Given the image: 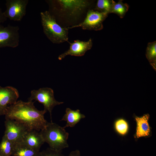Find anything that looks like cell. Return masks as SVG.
Wrapping results in <instances>:
<instances>
[{
  "instance_id": "obj_1",
  "label": "cell",
  "mask_w": 156,
  "mask_h": 156,
  "mask_svg": "<svg viewBox=\"0 0 156 156\" xmlns=\"http://www.w3.org/2000/svg\"><path fill=\"white\" fill-rule=\"evenodd\" d=\"M48 10L62 27L72 29L82 22L88 11L93 9V0H46Z\"/></svg>"
},
{
  "instance_id": "obj_2",
  "label": "cell",
  "mask_w": 156,
  "mask_h": 156,
  "mask_svg": "<svg viewBox=\"0 0 156 156\" xmlns=\"http://www.w3.org/2000/svg\"><path fill=\"white\" fill-rule=\"evenodd\" d=\"M34 102L17 101L8 107L5 114V119L14 120L21 123L28 130L38 131L42 130L48 122L44 118L47 111L38 110L34 105Z\"/></svg>"
},
{
  "instance_id": "obj_3",
  "label": "cell",
  "mask_w": 156,
  "mask_h": 156,
  "mask_svg": "<svg viewBox=\"0 0 156 156\" xmlns=\"http://www.w3.org/2000/svg\"><path fill=\"white\" fill-rule=\"evenodd\" d=\"M64 127L53 122H47L46 127L40 132L44 142L49 148L57 151L68 147L67 140L69 133Z\"/></svg>"
},
{
  "instance_id": "obj_4",
  "label": "cell",
  "mask_w": 156,
  "mask_h": 156,
  "mask_svg": "<svg viewBox=\"0 0 156 156\" xmlns=\"http://www.w3.org/2000/svg\"><path fill=\"white\" fill-rule=\"evenodd\" d=\"M41 23L44 34L53 43L68 42V29L62 28L48 11L40 12Z\"/></svg>"
},
{
  "instance_id": "obj_5",
  "label": "cell",
  "mask_w": 156,
  "mask_h": 156,
  "mask_svg": "<svg viewBox=\"0 0 156 156\" xmlns=\"http://www.w3.org/2000/svg\"><path fill=\"white\" fill-rule=\"evenodd\" d=\"M31 95L28 98V101H37L44 106L45 110L49 113L51 122H52L51 117L52 111L56 106L64 103L63 102L56 101L54 97L53 90L48 87L41 88L37 90H32Z\"/></svg>"
},
{
  "instance_id": "obj_6",
  "label": "cell",
  "mask_w": 156,
  "mask_h": 156,
  "mask_svg": "<svg viewBox=\"0 0 156 156\" xmlns=\"http://www.w3.org/2000/svg\"><path fill=\"white\" fill-rule=\"evenodd\" d=\"M108 14L105 12H99L92 9L89 10L83 21L73 28L81 27L84 30H101L103 28V22Z\"/></svg>"
},
{
  "instance_id": "obj_7",
  "label": "cell",
  "mask_w": 156,
  "mask_h": 156,
  "mask_svg": "<svg viewBox=\"0 0 156 156\" xmlns=\"http://www.w3.org/2000/svg\"><path fill=\"white\" fill-rule=\"evenodd\" d=\"M28 0H6L5 16L10 20L21 21L26 14Z\"/></svg>"
},
{
  "instance_id": "obj_8",
  "label": "cell",
  "mask_w": 156,
  "mask_h": 156,
  "mask_svg": "<svg viewBox=\"0 0 156 156\" xmlns=\"http://www.w3.org/2000/svg\"><path fill=\"white\" fill-rule=\"evenodd\" d=\"M19 29L18 26L4 27L0 25V48L17 47L20 41Z\"/></svg>"
},
{
  "instance_id": "obj_9",
  "label": "cell",
  "mask_w": 156,
  "mask_h": 156,
  "mask_svg": "<svg viewBox=\"0 0 156 156\" xmlns=\"http://www.w3.org/2000/svg\"><path fill=\"white\" fill-rule=\"evenodd\" d=\"M4 135L14 145L21 142L27 128L23 124L12 119H5Z\"/></svg>"
},
{
  "instance_id": "obj_10",
  "label": "cell",
  "mask_w": 156,
  "mask_h": 156,
  "mask_svg": "<svg viewBox=\"0 0 156 156\" xmlns=\"http://www.w3.org/2000/svg\"><path fill=\"white\" fill-rule=\"evenodd\" d=\"M18 90L11 86H0V116L5 114L8 107L15 103L19 98Z\"/></svg>"
},
{
  "instance_id": "obj_11",
  "label": "cell",
  "mask_w": 156,
  "mask_h": 156,
  "mask_svg": "<svg viewBox=\"0 0 156 156\" xmlns=\"http://www.w3.org/2000/svg\"><path fill=\"white\" fill-rule=\"evenodd\" d=\"M69 49L63 53L59 55L58 59L62 60L68 55L76 56H83L86 52L92 48L93 43L91 38L87 41L77 40L72 42H68Z\"/></svg>"
},
{
  "instance_id": "obj_12",
  "label": "cell",
  "mask_w": 156,
  "mask_h": 156,
  "mask_svg": "<svg viewBox=\"0 0 156 156\" xmlns=\"http://www.w3.org/2000/svg\"><path fill=\"white\" fill-rule=\"evenodd\" d=\"M21 142L31 148L39 151L44 143L40 132L35 130H28L24 135Z\"/></svg>"
},
{
  "instance_id": "obj_13",
  "label": "cell",
  "mask_w": 156,
  "mask_h": 156,
  "mask_svg": "<svg viewBox=\"0 0 156 156\" xmlns=\"http://www.w3.org/2000/svg\"><path fill=\"white\" fill-rule=\"evenodd\" d=\"M86 116L80 112L79 109L73 110L69 108H66L65 114L60 121H66V125L64 127L66 128L70 127H73L78 123L82 119L85 118Z\"/></svg>"
},
{
  "instance_id": "obj_14",
  "label": "cell",
  "mask_w": 156,
  "mask_h": 156,
  "mask_svg": "<svg viewBox=\"0 0 156 156\" xmlns=\"http://www.w3.org/2000/svg\"><path fill=\"white\" fill-rule=\"evenodd\" d=\"M149 118V115L148 114H145L140 117L135 116L137 128L135 135V138H138L149 135L150 129L148 123Z\"/></svg>"
},
{
  "instance_id": "obj_15",
  "label": "cell",
  "mask_w": 156,
  "mask_h": 156,
  "mask_svg": "<svg viewBox=\"0 0 156 156\" xmlns=\"http://www.w3.org/2000/svg\"><path fill=\"white\" fill-rule=\"evenodd\" d=\"M39 152L31 148L21 142L14 145L12 156H38Z\"/></svg>"
},
{
  "instance_id": "obj_16",
  "label": "cell",
  "mask_w": 156,
  "mask_h": 156,
  "mask_svg": "<svg viewBox=\"0 0 156 156\" xmlns=\"http://www.w3.org/2000/svg\"><path fill=\"white\" fill-rule=\"evenodd\" d=\"M114 2L113 0H97L92 9L99 12L109 14Z\"/></svg>"
},
{
  "instance_id": "obj_17",
  "label": "cell",
  "mask_w": 156,
  "mask_h": 156,
  "mask_svg": "<svg viewBox=\"0 0 156 156\" xmlns=\"http://www.w3.org/2000/svg\"><path fill=\"white\" fill-rule=\"evenodd\" d=\"M146 56L154 70L156 69V41L149 42L146 50Z\"/></svg>"
},
{
  "instance_id": "obj_18",
  "label": "cell",
  "mask_w": 156,
  "mask_h": 156,
  "mask_svg": "<svg viewBox=\"0 0 156 156\" xmlns=\"http://www.w3.org/2000/svg\"><path fill=\"white\" fill-rule=\"evenodd\" d=\"M14 145L4 135L0 143V156H12Z\"/></svg>"
},
{
  "instance_id": "obj_19",
  "label": "cell",
  "mask_w": 156,
  "mask_h": 156,
  "mask_svg": "<svg viewBox=\"0 0 156 156\" xmlns=\"http://www.w3.org/2000/svg\"><path fill=\"white\" fill-rule=\"evenodd\" d=\"M122 1L119 0L117 3L115 2L110 12L117 14L120 18H122L125 16L129 7L127 3H124Z\"/></svg>"
},
{
  "instance_id": "obj_20",
  "label": "cell",
  "mask_w": 156,
  "mask_h": 156,
  "mask_svg": "<svg viewBox=\"0 0 156 156\" xmlns=\"http://www.w3.org/2000/svg\"><path fill=\"white\" fill-rule=\"evenodd\" d=\"M115 127L117 131L121 135L125 134L128 131V124L125 120L122 119H119L116 121Z\"/></svg>"
},
{
  "instance_id": "obj_21",
  "label": "cell",
  "mask_w": 156,
  "mask_h": 156,
  "mask_svg": "<svg viewBox=\"0 0 156 156\" xmlns=\"http://www.w3.org/2000/svg\"><path fill=\"white\" fill-rule=\"evenodd\" d=\"M38 156H65L62 151H57L49 148L39 152Z\"/></svg>"
},
{
  "instance_id": "obj_22",
  "label": "cell",
  "mask_w": 156,
  "mask_h": 156,
  "mask_svg": "<svg viewBox=\"0 0 156 156\" xmlns=\"http://www.w3.org/2000/svg\"><path fill=\"white\" fill-rule=\"evenodd\" d=\"M7 19V18L5 16L3 12L1 9L0 7V25L4 23Z\"/></svg>"
},
{
  "instance_id": "obj_23",
  "label": "cell",
  "mask_w": 156,
  "mask_h": 156,
  "mask_svg": "<svg viewBox=\"0 0 156 156\" xmlns=\"http://www.w3.org/2000/svg\"><path fill=\"white\" fill-rule=\"evenodd\" d=\"M68 156H81L80 151L76 150L71 151Z\"/></svg>"
},
{
  "instance_id": "obj_24",
  "label": "cell",
  "mask_w": 156,
  "mask_h": 156,
  "mask_svg": "<svg viewBox=\"0 0 156 156\" xmlns=\"http://www.w3.org/2000/svg\"></svg>"
}]
</instances>
